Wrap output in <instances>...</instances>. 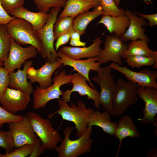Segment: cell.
<instances>
[{"label": "cell", "mask_w": 157, "mask_h": 157, "mask_svg": "<svg viewBox=\"0 0 157 157\" xmlns=\"http://www.w3.org/2000/svg\"><path fill=\"white\" fill-rule=\"evenodd\" d=\"M59 108L49 114L48 117L51 119L56 114L60 115L63 120L73 122L76 130V135L78 138L81 136L88 126L89 118L94 110L87 108L85 104L78 100L77 105L71 102L70 106L63 100L58 99Z\"/></svg>", "instance_id": "1"}, {"label": "cell", "mask_w": 157, "mask_h": 157, "mask_svg": "<svg viewBox=\"0 0 157 157\" xmlns=\"http://www.w3.org/2000/svg\"><path fill=\"white\" fill-rule=\"evenodd\" d=\"M74 127H66L63 131L64 138L60 144L54 149L58 157H78L89 152L91 149L93 140L91 138L92 133V127L88 126L82 135L78 139L72 140L70 136Z\"/></svg>", "instance_id": "2"}, {"label": "cell", "mask_w": 157, "mask_h": 157, "mask_svg": "<svg viewBox=\"0 0 157 157\" xmlns=\"http://www.w3.org/2000/svg\"><path fill=\"white\" fill-rule=\"evenodd\" d=\"M6 26L10 38L16 42L23 45H32L38 52L42 53L41 42L31 24L22 18L16 17Z\"/></svg>", "instance_id": "3"}, {"label": "cell", "mask_w": 157, "mask_h": 157, "mask_svg": "<svg viewBox=\"0 0 157 157\" xmlns=\"http://www.w3.org/2000/svg\"><path fill=\"white\" fill-rule=\"evenodd\" d=\"M109 65L100 67L97 71V75L91 78L101 88L100 103L102 107L112 115V102L116 95L117 87L111 73Z\"/></svg>", "instance_id": "4"}, {"label": "cell", "mask_w": 157, "mask_h": 157, "mask_svg": "<svg viewBox=\"0 0 157 157\" xmlns=\"http://www.w3.org/2000/svg\"><path fill=\"white\" fill-rule=\"evenodd\" d=\"M73 74L67 75L63 69L59 74L53 77V84L46 88L43 89L39 86L35 87L33 93V107L35 110L45 108L50 101L55 99H61L60 98L63 92L60 88L63 85L70 83Z\"/></svg>", "instance_id": "5"}, {"label": "cell", "mask_w": 157, "mask_h": 157, "mask_svg": "<svg viewBox=\"0 0 157 157\" xmlns=\"http://www.w3.org/2000/svg\"><path fill=\"white\" fill-rule=\"evenodd\" d=\"M26 115L31 122L34 132L40 140L42 147L45 150L54 149L62 139L50 120L42 118L33 112H29Z\"/></svg>", "instance_id": "6"}, {"label": "cell", "mask_w": 157, "mask_h": 157, "mask_svg": "<svg viewBox=\"0 0 157 157\" xmlns=\"http://www.w3.org/2000/svg\"><path fill=\"white\" fill-rule=\"evenodd\" d=\"M116 83L117 90L112 102V115L119 117L131 106L138 101V86L136 83L128 80L125 82L118 79Z\"/></svg>", "instance_id": "7"}, {"label": "cell", "mask_w": 157, "mask_h": 157, "mask_svg": "<svg viewBox=\"0 0 157 157\" xmlns=\"http://www.w3.org/2000/svg\"><path fill=\"white\" fill-rule=\"evenodd\" d=\"M61 10L60 7L52 8L49 12V17L47 23L41 29L36 31L42 43V51L41 55L43 58L50 63L56 62L58 57L54 46L55 40L53 28Z\"/></svg>", "instance_id": "8"}, {"label": "cell", "mask_w": 157, "mask_h": 157, "mask_svg": "<svg viewBox=\"0 0 157 157\" xmlns=\"http://www.w3.org/2000/svg\"><path fill=\"white\" fill-rule=\"evenodd\" d=\"M9 124V129L11 133L15 148H18L26 144L35 146L41 144L26 115L24 116L22 120Z\"/></svg>", "instance_id": "9"}, {"label": "cell", "mask_w": 157, "mask_h": 157, "mask_svg": "<svg viewBox=\"0 0 157 157\" xmlns=\"http://www.w3.org/2000/svg\"><path fill=\"white\" fill-rule=\"evenodd\" d=\"M128 46L120 37L114 35H107L104 41V48L97 56V62L101 65L112 61L122 65V58Z\"/></svg>", "instance_id": "10"}, {"label": "cell", "mask_w": 157, "mask_h": 157, "mask_svg": "<svg viewBox=\"0 0 157 157\" xmlns=\"http://www.w3.org/2000/svg\"><path fill=\"white\" fill-rule=\"evenodd\" d=\"M37 51L34 47L30 45L23 47L10 38L9 54L3 62L4 67L9 72H14L16 69H19L26 60L35 57Z\"/></svg>", "instance_id": "11"}, {"label": "cell", "mask_w": 157, "mask_h": 157, "mask_svg": "<svg viewBox=\"0 0 157 157\" xmlns=\"http://www.w3.org/2000/svg\"><path fill=\"white\" fill-rule=\"evenodd\" d=\"M109 66L112 69L124 75L128 80L136 83L138 86L157 88V71L145 68L137 72L130 70L126 66L122 67L113 62L110 63Z\"/></svg>", "instance_id": "12"}, {"label": "cell", "mask_w": 157, "mask_h": 157, "mask_svg": "<svg viewBox=\"0 0 157 157\" xmlns=\"http://www.w3.org/2000/svg\"><path fill=\"white\" fill-rule=\"evenodd\" d=\"M87 80L84 76L78 73H74L70 83L73 84L71 90H67L63 92L62 100L66 102H71L70 98L71 94L74 92H78L82 96L86 95L89 99H92L95 106L99 110V109L100 93L94 88L89 86L86 83Z\"/></svg>", "instance_id": "13"}, {"label": "cell", "mask_w": 157, "mask_h": 157, "mask_svg": "<svg viewBox=\"0 0 157 157\" xmlns=\"http://www.w3.org/2000/svg\"><path fill=\"white\" fill-rule=\"evenodd\" d=\"M138 93L145 103L142 110L143 116L138 120L144 124L154 125L157 114V88L138 86Z\"/></svg>", "instance_id": "14"}, {"label": "cell", "mask_w": 157, "mask_h": 157, "mask_svg": "<svg viewBox=\"0 0 157 157\" xmlns=\"http://www.w3.org/2000/svg\"><path fill=\"white\" fill-rule=\"evenodd\" d=\"M31 100L30 95L23 91L8 87L0 99V103L6 111L15 114L25 109Z\"/></svg>", "instance_id": "15"}, {"label": "cell", "mask_w": 157, "mask_h": 157, "mask_svg": "<svg viewBox=\"0 0 157 157\" xmlns=\"http://www.w3.org/2000/svg\"><path fill=\"white\" fill-rule=\"evenodd\" d=\"M58 57L56 60L65 66L73 67L74 70L85 77L92 88L95 87L91 82L89 77L90 70L96 71L101 67V65L97 62V57L89 58L85 60H75L72 59L62 52L60 49L57 52Z\"/></svg>", "instance_id": "16"}, {"label": "cell", "mask_w": 157, "mask_h": 157, "mask_svg": "<svg viewBox=\"0 0 157 157\" xmlns=\"http://www.w3.org/2000/svg\"><path fill=\"white\" fill-rule=\"evenodd\" d=\"M63 65L56 60V62L50 63L46 60L45 63L39 69L29 67L27 72V78L31 83L38 82L42 88H47L52 84L51 76L54 71Z\"/></svg>", "instance_id": "17"}, {"label": "cell", "mask_w": 157, "mask_h": 157, "mask_svg": "<svg viewBox=\"0 0 157 157\" xmlns=\"http://www.w3.org/2000/svg\"><path fill=\"white\" fill-rule=\"evenodd\" d=\"M125 14L129 18V23L125 32L120 37L122 40L124 42L142 39L149 41V38L145 34V28L142 27L148 24L144 19L129 10H125Z\"/></svg>", "instance_id": "18"}, {"label": "cell", "mask_w": 157, "mask_h": 157, "mask_svg": "<svg viewBox=\"0 0 157 157\" xmlns=\"http://www.w3.org/2000/svg\"><path fill=\"white\" fill-rule=\"evenodd\" d=\"M103 41L100 37L95 38L93 42L88 47H73L63 46L61 51L69 58L75 60L97 57L102 50L101 45Z\"/></svg>", "instance_id": "19"}, {"label": "cell", "mask_w": 157, "mask_h": 157, "mask_svg": "<svg viewBox=\"0 0 157 157\" xmlns=\"http://www.w3.org/2000/svg\"><path fill=\"white\" fill-rule=\"evenodd\" d=\"M33 62L31 60H26L24 63L22 70L18 69L15 72H9V85L13 89H20L30 95L33 92L31 83L27 81V72L32 65Z\"/></svg>", "instance_id": "20"}, {"label": "cell", "mask_w": 157, "mask_h": 157, "mask_svg": "<svg viewBox=\"0 0 157 157\" xmlns=\"http://www.w3.org/2000/svg\"><path fill=\"white\" fill-rule=\"evenodd\" d=\"M10 14L16 18H20L25 20L32 25L36 31L44 26L49 17V13L31 11L23 6L13 10Z\"/></svg>", "instance_id": "21"}, {"label": "cell", "mask_w": 157, "mask_h": 157, "mask_svg": "<svg viewBox=\"0 0 157 157\" xmlns=\"http://www.w3.org/2000/svg\"><path fill=\"white\" fill-rule=\"evenodd\" d=\"M114 135L119 140V145L116 157L118 156L122 140L127 137L138 138L141 136L132 118L128 115L121 117L117 124Z\"/></svg>", "instance_id": "22"}, {"label": "cell", "mask_w": 157, "mask_h": 157, "mask_svg": "<svg viewBox=\"0 0 157 157\" xmlns=\"http://www.w3.org/2000/svg\"><path fill=\"white\" fill-rule=\"evenodd\" d=\"M129 23V19L125 15L112 16L103 15L98 24H102L110 33L120 37L126 32Z\"/></svg>", "instance_id": "23"}, {"label": "cell", "mask_w": 157, "mask_h": 157, "mask_svg": "<svg viewBox=\"0 0 157 157\" xmlns=\"http://www.w3.org/2000/svg\"><path fill=\"white\" fill-rule=\"evenodd\" d=\"M110 115L106 110L102 112L94 111L89 118L88 126H99L106 133L114 135L117 123L111 120Z\"/></svg>", "instance_id": "24"}, {"label": "cell", "mask_w": 157, "mask_h": 157, "mask_svg": "<svg viewBox=\"0 0 157 157\" xmlns=\"http://www.w3.org/2000/svg\"><path fill=\"white\" fill-rule=\"evenodd\" d=\"M149 41L144 39L131 41L123 53L122 57L126 59L131 56H142L157 58V51H152L148 47Z\"/></svg>", "instance_id": "25"}, {"label": "cell", "mask_w": 157, "mask_h": 157, "mask_svg": "<svg viewBox=\"0 0 157 157\" xmlns=\"http://www.w3.org/2000/svg\"><path fill=\"white\" fill-rule=\"evenodd\" d=\"M64 9L59 17L75 18L83 12L94 8L92 0H66Z\"/></svg>", "instance_id": "26"}, {"label": "cell", "mask_w": 157, "mask_h": 157, "mask_svg": "<svg viewBox=\"0 0 157 157\" xmlns=\"http://www.w3.org/2000/svg\"><path fill=\"white\" fill-rule=\"evenodd\" d=\"M104 13V11L100 6L94 8L92 11H88L81 13L74 20V30L81 35H83L85 33L88 24L99 16L103 15Z\"/></svg>", "instance_id": "27"}, {"label": "cell", "mask_w": 157, "mask_h": 157, "mask_svg": "<svg viewBox=\"0 0 157 157\" xmlns=\"http://www.w3.org/2000/svg\"><path fill=\"white\" fill-rule=\"evenodd\" d=\"M74 20V18L69 16H59L57 18L53 28L55 40L63 34H70L75 31L73 27Z\"/></svg>", "instance_id": "28"}, {"label": "cell", "mask_w": 157, "mask_h": 157, "mask_svg": "<svg viewBox=\"0 0 157 157\" xmlns=\"http://www.w3.org/2000/svg\"><path fill=\"white\" fill-rule=\"evenodd\" d=\"M125 62L132 67L139 68L143 66H153V69H157V58L142 56H133L126 59Z\"/></svg>", "instance_id": "29"}, {"label": "cell", "mask_w": 157, "mask_h": 157, "mask_svg": "<svg viewBox=\"0 0 157 157\" xmlns=\"http://www.w3.org/2000/svg\"><path fill=\"white\" fill-rule=\"evenodd\" d=\"M10 38L6 26L0 25V63H3L8 56Z\"/></svg>", "instance_id": "30"}, {"label": "cell", "mask_w": 157, "mask_h": 157, "mask_svg": "<svg viewBox=\"0 0 157 157\" xmlns=\"http://www.w3.org/2000/svg\"><path fill=\"white\" fill-rule=\"evenodd\" d=\"M39 12L48 13L51 8L56 7L64 8L66 0H32Z\"/></svg>", "instance_id": "31"}, {"label": "cell", "mask_w": 157, "mask_h": 157, "mask_svg": "<svg viewBox=\"0 0 157 157\" xmlns=\"http://www.w3.org/2000/svg\"><path fill=\"white\" fill-rule=\"evenodd\" d=\"M99 6L104 11L103 15L112 16L125 15L124 9L119 8L113 0H99Z\"/></svg>", "instance_id": "32"}, {"label": "cell", "mask_w": 157, "mask_h": 157, "mask_svg": "<svg viewBox=\"0 0 157 157\" xmlns=\"http://www.w3.org/2000/svg\"><path fill=\"white\" fill-rule=\"evenodd\" d=\"M0 147L5 151V154H9L15 148L11 133L10 130L3 131L0 130Z\"/></svg>", "instance_id": "33"}, {"label": "cell", "mask_w": 157, "mask_h": 157, "mask_svg": "<svg viewBox=\"0 0 157 157\" xmlns=\"http://www.w3.org/2000/svg\"><path fill=\"white\" fill-rule=\"evenodd\" d=\"M34 148L33 145L25 144L9 154H0V157H25L32 154Z\"/></svg>", "instance_id": "34"}, {"label": "cell", "mask_w": 157, "mask_h": 157, "mask_svg": "<svg viewBox=\"0 0 157 157\" xmlns=\"http://www.w3.org/2000/svg\"><path fill=\"white\" fill-rule=\"evenodd\" d=\"M24 116L10 113L0 106V128L5 124L22 120Z\"/></svg>", "instance_id": "35"}, {"label": "cell", "mask_w": 157, "mask_h": 157, "mask_svg": "<svg viewBox=\"0 0 157 157\" xmlns=\"http://www.w3.org/2000/svg\"><path fill=\"white\" fill-rule=\"evenodd\" d=\"M3 65L0 66V99L2 96L9 85V72L4 67Z\"/></svg>", "instance_id": "36"}, {"label": "cell", "mask_w": 157, "mask_h": 157, "mask_svg": "<svg viewBox=\"0 0 157 157\" xmlns=\"http://www.w3.org/2000/svg\"><path fill=\"white\" fill-rule=\"evenodd\" d=\"M2 6L8 14L13 10L23 6L25 0H0Z\"/></svg>", "instance_id": "37"}, {"label": "cell", "mask_w": 157, "mask_h": 157, "mask_svg": "<svg viewBox=\"0 0 157 157\" xmlns=\"http://www.w3.org/2000/svg\"><path fill=\"white\" fill-rule=\"evenodd\" d=\"M15 18L7 12L2 6L0 0V25H6Z\"/></svg>", "instance_id": "38"}, {"label": "cell", "mask_w": 157, "mask_h": 157, "mask_svg": "<svg viewBox=\"0 0 157 157\" xmlns=\"http://www.w3.org/2000/svg\"><path fill=\"white\" fill-rule=\"evenodd\" d=\"M70 39V34L68 33L63 34L58 38L55 44L56 51H57L61 46L67 43Z\"/></svg>", "instance_id": "39"}, {"label": "cell", "mask_w": 157, "mask_h": 157, "mask_svg": "<svg viewBox=\"0 0 157 157\" xmlns=\"http://www.w3.org/2000/svg\"><path fill=\"white\" fill-rule=\"evenodd\" d=\"M134 12L138 14L144 19H147L149 21L147 25H149L151 27H152L157 25V13L151 14H144L135 11H134Z\"/></svg>", "instance_id": "40"}, {"label": "cell", "mask_w": 157, "mask_h": 157, "mask_svg": "<svg viewBox=\"0 0 157 157\" xmlns=\"http://www.w3.org/2000/svg\"><path fill=\"white\" fill-rule=\"evenodd\" d=\"M45 150L42 146L41 144L34 146L33 151L29 157H39L44 152Z\"/></svg>", "instance_id": "41"}, {"label": "cell", "mask_w": 157, "mask_h": 157, "mask_svg": "<svg viewBox=\"0 0 157 157\" xmlns=\"http://www.w3.org/2000/svg\"><path fill=\"white\" fill-rule=\"evenodd\" d=\"M69 44L70 45L75 47H85L86 46V43L85 42H82L80 40L71 39Z\"/></svg>", "instance_id": "42"}, {"label": "cell", "mask_w": 157, "mask_h": 157, "mask_svg": "<svg viewBox=\"0 0 157 157\" xmlns=\"http://www.w3.org/2000/svg\"><path fill=\"white\" fill-rule=\"evenodd\" d=\"M147 157H157V149L156 148L149 149L146 154Z\"/></svg>", "instance_id": "43"}, {"label": "cell", "mask_w": 157, "mask_h": 157, "mask_svg": "<svg viewBox=\"0 0 157 157\" xmlns=\"http://www.w3.org/2000/svg\"><path fill=\"white\" fill-rule=\"evenodd\" d=\"M71 39L77 40H80V34L75 31L70 34Z\"/></svg>", "instance_id": "44"}, {"label": "cell", "mask_w": 157, "mask_h": 157, "mask_svg": "<svg viewBox=\"0 0 157 157\" xmlns=\"http://www.w3.org/2000/svg\"><path fill=\"white\" fill-rule=\"evenodd\" d=\"M93 2L94 8L99 6V0H92Z\"/></svg>", "instance_id": "45"}, {"label": "cell", "mask_w": 157, "mask_h": 157, "mask_svg": "<svg viewBox=\"0 0 157 157\" xmlns=\"http://www.w3.org/2000/svg\"><path fill=\"white\" fill-rule=\"evenodd\" d=\"M117 6L119 7L120 4L121 0H113Z\"/></svg>", "instance_id": "46"}, {"label": "cell", "mask_w": 157, "mask_h": 157, "mask_svg": "<svg viewBox=\"0 0 157 157\" xmlns=\"http://www.w3.org/2000/svg\"><path fill=\"white\" fill-rule=\"evenodd\" d=\"M144 2L146 3H149L153 5V4L151 0H142Z\"/></svg>", "instance_id": "47"}, {"label": "cell", "mask_w": 157, "mask_h": 157, "mask_svg": "<svg viewBox=\"0 0 157 157\" xmlns=\"http://www.w3.org/2000/svg\"><path fill=\"white\" fill-rule=\"evenodd\" d=\"M3 65V63H0V66Z\"/></svg>", "instance_id": "48"}]
</instances>
